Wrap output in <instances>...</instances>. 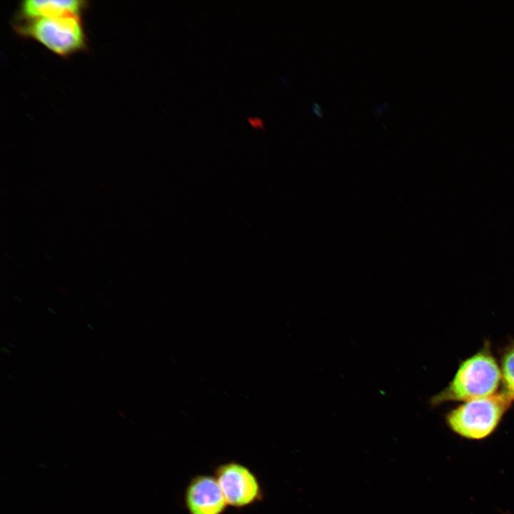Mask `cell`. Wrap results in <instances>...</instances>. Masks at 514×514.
Instances as JSON below:
<instances>
[{"label": "cell", "instance_id": "cell-1", "mask_svg": "<svg viewBox=\"0 0 514 514\" xmlns=\"http://www.w3.org/2000/svg\"><path fill=\"white\" fill-rule=\"evenodd\" d=\"M501 382L500 367L490 343L485 341L475 353L460 361L452 380L431 398L430 404L437 406L447 402L485 398L496 393Z\"/></svg>", "mask_w": 514, "mask_h": 514}, {"label": "cell", "instance_id": "cell-2", "mask_svg": "<svg viewBox=\"0 0 514 514\" xmlns=\"http://www.w3.org/2000/svg\"><path fill=\"white\" fill-rule=\"evenodd\" d=\"M514 402V396L503 389L492 395L466 401L445 415L447 426L468 440H480L492 435Z\"/></svg>", "mask_w": 514, "mask_h": 514}, {"label": "cell", "instance_id": "cell-3", "mask_svg": "<svg viewBox=\"0 0 514 514\" xmlns=\"http://www.w3.org/2000/svg\"><path fill=\"white\" fill-rule=\"evenodd\" d=\"M52 52L67 56L85 48L86 36L79 16H64L28 21L18 27Z\"/></svg>", "mask_w": 514, "mask_h": 514}, {"label": "cell", "instance_id": "cell-4", "mask_svg": "<svg viewBox=\"0 0 514 514\" xmlns=\"http://www.w3.org/2000/svg\"><path fill=\"white\" fill-rule=\"evenodd\" d=\"M214 474L228 505L242 508L262 500L260 483L246 465L236 461L226 462L219 465Z\"/></svg>", "mask_w": 514, "mask_h": 514}, {"label": "cell", "instance_id": "cell-5", "mask_svg": "<svg viewBox=\"0 0 514 514\" xmlns=\"http://www.w3.org/2000/svg\"><path fill=\"white\" fill-rule=\"evenodd\" d=\"M184 501L188 514H223L228 505L216 477L211 475L191 479Z\"/></svg>", "mask_w": 514, "mask_h": 514}, {"label": "cell", "instance_id": "cell-6", "mask_svg": "<svg viewBox=\"0 0 514 514\" xmlns=\"http://www.w3.org/2000/svg\"><path fill=\"white\" fill-rule=\"evenodd\" d=\"M85 5V1L77 0H28L21 3L19 13L28 21L79 16Z\"/></svg>", "mask_w": 514, "mask_h": 514}, {"label": "cell", "instance_id": "cell-7", "mask_svg": "<svg viewBox=\"0 0 514 514\" xmlns=\"http://www.w3.org/2000/svg\"><path fill=\"white\" fill-rule=\"evenodd\" d=\"M500 356L503 389L514 396V340L500 350Z\"/></svg>", "mask_w": 514, "mask_h": 514}, {"label": "cell", "instance_id": "cell-8", "mask_svg": "<svg viewBox=\"0 0 514 514\" xmlns=\"http://www.w3.org/2000/svg\"><path fill=\"white\" fill-rule=\"evenodd\" d=\"M247 121L255 129L264 130L266 128L263 119L259 116H248L247 117Z\"/></svg>", "mask_w": 514, "mask_h": 514}, {"label": "cell", "instance_id": "cell-9", "mask_svg": "<svg viewBox=\"0 0 514 514\" xmlns=\"http://www.w3.org/2000/svg\"><path fill=\"white\" fill-rule=\"evenodd\" d=\"M312 111L317 117L321 119L323 118V110L322 109L321 106L319 103L316 101H313Z\"/></svg>", "mask_w": 514, "mask_h": 514}]
</instances>
